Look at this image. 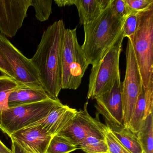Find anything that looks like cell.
I'll return each mask as SVG.
<instances>
[{"mask_svg": "<svg viewBox=\"0 0 153 153\" xmlns=\"http://www.w3.org/2000/svg\"><path fill=\"white\" fill-rule=\"evenodd\" d=\"M65 24L55 21L44 32L34 55L30 59L49 97L59 99L62 90V53Z\"/></svg>", "mask_w": 153, "mask_h": 153, "instance_id": "obj_1", "label": "cell"}, {"mask_svg": "<svg viewBox=\"0 0 153 153\" xmlns=\"http://www.w3.org/2000/svg\"><path fill=\"white\" fill-rule=\"evenodd\" d=\"M122 90L120 75L110 91L95 98V108L98 114L103 116L109 127L123 126Z\"/></svg>", "mask_w": 153, "mask_h": 153, "instance_id": "obj_10", "label": "cell"}, {"mask_svg": "<svg viewBox=\"0 0 153 153\" xmlns=\"http://www.w3.org/2000/svg\"><path fill=\"white\" fill-rule=\"evenodd\" d=\"M52 0H32L31 6L35 10V16L40 22H45L49 19L52 12Z\"/></svg>", "mask_w": 153, "mask_h": 153, "instance_id": "obj_22", "label": "cell"}, {"mask_svg": "<svg viewBox=\"0 0 153 153\" xmlns=\"http://www.w3.org/2000/svg\"><path fill=\"white\" fill-rule=\"evenodd\" d=\"M32 0H0V33L15 36L22 27Z\"/></svg>", "mask_w": 153, "mask_h": 153, "instance_id": "obj_11", "label": "cell"}, {"mask_svg": "<svg viewBox=\"0 0 153 153\" xmlns=\"http://www.w3.org/2000/svg\"><path fill=\"white\" fill-rule=\"evenodd\" d=\"M11 150L12 153H24L19 146L13 141H12Z\"/></svg>", "mask_w": 153, "mask_h": 153, "instance_id": "obj_31", "label": "cell"}, {"mask_svg": "<svg viewBox=\"0 0 153 153\" xmlns=\"http://www.w3.org/2000/svg\"><path fill=\"white\" fill-rule=\"evenodd\" d=\"M105 139L108 145L109 153H131L114 136L109 127L105 133Z\"/></svg>", "mask_w": 153, "mask_h": 153, "instance_id": "obj_24", "label": "cell"}, {"mask_svg": "<svg viewBox=\"0 0 153 153\" xmlns=\"http://www.w3.org/2000/svg\"><path fill=\"white\" fill-rule=\"evenodd\" d=\"M124 38L122 32L103 58L96 65L92 66L87 99H95L110 91L120 75L119 63Z\"/></svg>", "mask_w": 153, "mask_h": 153, "instance_id": "obj_4", "label": "cell"}, {"mask_svg": "<svg viewBox=\"0 0 153 153\" xmlns=\"http://www.w3.org/2000/svg\"><path fill=\"white\" fill-rule=\"evenodd\" d=\"M87 105L86 103L83 110L77 111L69 122L57 134L65 137L77 146L88 137L104 139L105 133L109 128L108 125L99 120L98 114L95 118L89 114Z\"/></svg>", "mask_w": 153, "mask_h": 153, "instance_id": "obj_9", "label": "cell"}, {"mask_svg": "<svg viewBox=\"0 0 153 153\" xmlns=\"http://www.w3.org/2000/svg\"><path fill=\"white\" fill-rule=\"evenodd\" d=\"M110 7L113 13L120 18H127L133 12L126 3L125 0H111Z\"/></svg>", "mask_w": 153, "mask_h": 153, "instance_id": "obj_25", "label": "cell"}, {"mask_svg": "<svg viewBox=\"0 0 153 153\" xmlns=\"http://www.w3.org/2000/svg\"><path fill=\"white\" fill-rule=\"evenodd\" d=\"M0 153H12L11 149L6 146L0 140Z\"/></svg>", "mask_w": 153, "mask_h": 153, "instance_id": "obj_30", "label": "cell"}, {"mask_svg": "<svg viewBox=\"0 0 153 153\" xmlns=\"http://www.w3.org/2000/svg\"><path fill=\"white\" fill-rule=\"evenodd\" d=\"M138 140L145 153H153V113L144 120V124L137 133Z\"/></svg>", "mask_w": 153, "mask_h": 153, "instance_id": "obj_17", "label": "cell"}, {"mask_svg": "<svg viewBox=\"0 0 153 153\" xmlns=\"http://www.w3.org/2000/svg\"><path fill=\"white\" fill-rule=\"evenodd\" d=\"M127 18L116 16L109 5L95 20L83 25L85 39L81 47L88 65L94 66L103 58L122 33Z\"/></svg>", "mask_w": 153, "mask_h": 153, "instance_id": "obj_2", "label": "cell"}, {"mask_svg": "<svg viewBox=\"0 0 153 153\" xmlns=\"http://www.w3.org/2000/svg\"><path fill=\"white\" fill-rule=\"evenodd\" d=\"M20 85L15 79L8 76H0V125L2 112L8 108L7 101L10 94Z\"/></svg>", "mask_w": 153, "mask_h": 153, "instance_id": "obj_19", "label": "cell"}, {"mask_svg": "<svg viewBox=\"0 0 153 153\" xmlns=\"http://www.w3.org/2000/svg\"><path fill=\"white\" fill-rule=\"evenodd\" d=\"M0 51L10 65L15 80L18 84L44 89L39 74L30 59L26 57L7 37L1 33Z\"/></svg>", "mask_w": 153, "mask_h": 153, "instance_id": "obj_8", "label": "cell"}, {"mask_svg": "<svg viewBox=\"0 0 153 153\" xmlns=\"http://www.w3.org/2000/svg\"><path fill=\"white\" fill-rule=\"evenodd\" d=\"M143 153H144V152H143Z\"/></svg>", "mask_w": 153, "mask_h": 153, "instance_id": "obj_32", "label": "cell"}, {"mask_svg": "<svg viewBox=\"0 0 153 153\" xmlns=\"http://www.w3.org/2000/svg\"><path fill=\"white\" fill-rule=\"evenodd\" d=\"M146 110V100L144 87H142L138 97L137 104L129 124L128 128L137 134L144 124V115Z\"/></svg>", "mask_w": 153, "mask_h": 153, "instance_id": "obj_18", "label": "cell"}, {"mask_svg": "<svg viewBox=\"0 0 153 153\" xmlns=\"http://www.w3.org/2000/svg\"><path fill=\"white\" fill-rule=\"evenodd\" d=\"M111 0H74L81 25L95 20L109 7Z\"/></svg>", "mask_w": 153, "mask_h": 153, "instance_id": "obj_15", "label": "cell"}, {"mask_svg": "<svg viewBox=\"0 0 153 153\" xmlns=\"http://www.w3.org/2000/svg\"><path fill=\"white\" fill-rule=\"evenodd\" d=\"M43 89L20 85L11 92L7 101L8 108L33 103L50 99Z\"/></svg>", "mask_w": 153, "mask_h": 153, "instance_id": "obj_14", "label": "cell"}, {"mask_svg": "<svg viewBox=\"0 0 153 153\" xmlns=\"http://www.w3.org/2000/svg\"><path fill=\"white\" fill-rule=\"evenodd\" d=\"M74 0H55L54 2L59 7H64L74 5Z\"/></svg>", "mask_w": 153, "mask_h": 153, "instance_id": "obj_29", "label": "cell"}, {"mask_svg": "<svg viewBox=\"0 0 153 153\" xmlns=\"http://www.w3.org/2000/svg\"><path fill=\"white\" fill-rule=\"evenodd\" d=\"M53 136L40 124H34L21 129L10 135L24 153H45Z\"/></svg>", "mask_w": 153, "mask_h": 153, "instance_id": "obj_12", "label": "cell"}, {"mask_svg": "<svg viewBox=\"0 0 153 153\" xmlns=\"http://www.w3.org/2000/svg\"><path fill=\"white\" fill-rule=\"evenodd\" d=\"M77 149L68 139L56 134L52 137L45 153H70Z\"/></svg>", "mask_w": 153, "mask_h": 153, "instance_id": "obj_20", "label": "cell"}, {"mask_svg": "<svg viewBox=\"0 0 153 153\" xmlns=\"http://www.w3.org/2000/svg\"><path fill=\"white\" fill-rule=\"evenodd\" d=\"M77 146L86 153H109L105 139L88 137L83 140Z\"/></svg>", "mask_w": 153, "mask_h": 153, "instance_id": "obj_21", "label": "cell"}, {"mask_svg": "<svg viewBox=\"0 0 153 153\" xmlns=\"http://www.w3.org/2000/svg\"><path fill=\"white\" fill-rule=\"evenodd\" d=\"M131 40L146 88L153 83V7L142 12L139 28Z\"/></svg>", "mask_w": 153, "mask_h": 153, "instance_id": "obj_6", "label": "cell"}, {"mask_svg": "<svg viewBox=\"0 0 153 153\" xmlns=\"http://www.w3.org/2000/svg\"><path fill=\"white\" fill-rule=\"evenodd\" d=\"M131 10L143 12L153 7V0H125Z\"/></svg>", "mask_w": 153, "mask_h": 153, "instance_id": "obj_26", "label": "cell"}, {"mask_svg": "<svg viewBox=\"0 0 153 153\" xmlns=\"http://www.w3.org/2000/svg\"><path fill=\"white\" fill-rule=\"evenodd\" d=\"M60 102L59 99L50 98L7 108L2 112L0 129L10 137L14 132L35 124L45 118Z\"/></svg>", "mask_w": 153, "mask_h": 153, "instance_id": "obj_5", "label": "cell"}, {"mask_svg": "<svg viewBox=\"0 0 153 153\" xmlns=\"http://www.w3.org/2000/svg\"><path fill=\"white\" fill-rule=\"evenodd\" d=\"M146 110L144 120L151 114L153 113V83L149 84L147 87L144 88Z\"/></svg>", "mask_w": 153, "mask_h": 153, "instance_id": "obj_27", "label": "cell"}, {"mask_svg": "<svg viewBox=\"0 0 153 153\" xmlns=\"http://www.w3.org/2000/svg\"><path fill=\"white\" fill-rule=\"evenodd\" d=\"M125 53L126 72L124 81L122 82V97L123 126L128 128L143 86L131 39H128Z\"/></svg>", "mask_w": 153, "mask_h": 153, "instance_id": "obj_7", "label": "cell"}, {"mask_svg": "<svg viewBox=\"0 0 153 153\" xmlns=\"http://www.w3.org/2000/svg\"><path fill=\"white\" fill-rule=\"evenodd\" d=\"M109 128L114 136L131 153H143L137 134L124 126Z\"/></svg>", "mask_w": 153, "mask_h": 153, "instance_id": "obj_16", "label": "cell"}, {"mask_svg": "<svg viewBox=\"0 0 153 153\" xmlns=\"http://www.w3.org/2000/svg\"><path fill=\"white\" fill-rule=\"evenodd\" d=\"M0 72L2 75H6L15 79V76L10 65L0 51Z\"/></svg>", "mask_w": 153, "mask_h": 153, "instance_id": "obj_28", "label": "cell"}, {"mask_svg": "<svg viewBox=\"0 0 153 153\" xmlns=\"http://www.w3.org/2000/svg\"><path fill=\"white\" fill-rule=\"evenodd\" d=\"M88 65L78 41L76 28H66L62 53V89H77Z\"/></svg>", "mask_w": 153, "mask_h": 153, "instance_id": "obj_3", "label": "cell"}, {"mask_svg": "<svg viewBox=\"0 0 153 153\" xmlns=\"http://www.w3.org/2000/svg\"><path fill=\"white\" fill-rule=\"evenodd\" d=\"M77 110L61 102L56 105L44 119L35 124H40L52 136L62 130L72 119Z\"/></svg>", "mask_w": 153, "mask_h": 153, "instance_id": "obj_13", "label": "cell"}, {"mask_svg": "<svg viewBox=\"0 0 153 153\" xmlns=\"http://www.w3.org/2000/svg\"><path fill=\"white\" fill-rule=\"evenodd\" d=\"M142 13L133 11L127 17L123 29L124 38L132 39L140 25Z\"/></svg>", "mask_w": 153, "mask_h": 153, "instance_id": "obj_23", "label": "cell"}]
</instances>
